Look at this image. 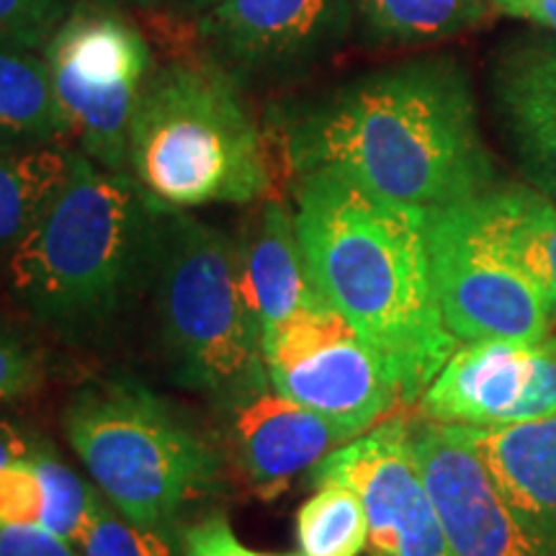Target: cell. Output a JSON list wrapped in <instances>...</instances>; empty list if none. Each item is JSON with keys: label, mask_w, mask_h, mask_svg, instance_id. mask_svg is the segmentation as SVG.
<instances>
[{"label": "cell", "mask_w": 556, "mask_h": 556, "mask_svg": "<svg viewBox=\"0 0 556 556\" xmlns=\"http://www.w3.org/2000/svg\"><path fill=\"white\" fill-rule=\"evenodd\" d=\"M351 21V0H219L199 34L238 80H283L336 52Z\"/></svg>", "instance_id": "11"}, {"label": "cell", "mask_w": 556, "mask_h": 556, "mask_svg": "<svg viewBox=\"0 0 556 556\" xmlns=\"http://www.w3.org/2000/svg\"><path fill=\"white\" fill-rule=\"evenodd\" d=\"M296 546L302 556H361L368 548L364 500L343 482H323L296 510Z\"/></svg>", "instance_id": "22"}, {"label": "cell", "mask_w": 556, "mask_h": 556, "mask_svg": "<svg viewBox=\"0 0 556 556\" xmlns=\"http://www.w3.org/2000/svg\"><path fill=\"white\" fill-rule=\"evenodd\" d=\"M75 9V0H0V47L41 52Z\"/></svg>", "instance_id": "26"}, {"label": "cell", "mask_w": 556, "mask_h": 556, "mask_svg": "<svg viewBox=\"0 0 556 556\" xmlns=\"http://www.w3.org/2000/svg\"><path fill=\"white\" fill-rule=\"evenodd\" d=\"M45 379V345L21 325L0 319V405L39 392Z\"/></svg>", "instance_id": "27"}, {"label": "cell", "mask_w": 556, "mask_h": 556, "mask_svg": "<svg viewBox=\"0 0 556 556\" xmlns=\"http://www.w3.org/2000/svg\"><path fill=\"white\" fill-rule=\"evenodd\" d=\"M270 389L312 413L364 435L394 409L400 389L387 366L358 336L312 356L268 368Z\"/></svg>", "instance_id": "14"}, {"label": "cell", "mask_w": 556, "mask_h": 556, "mask_svg": "<svg viewBox=\"0 0 556 556\" xmlns=\"http://www.w3.org/2000/svg\"><path fill=\"white\" fill-rule=\"evenodd\" d=\"M307 477L315 486L343 482L358 492L368 516V556H454L402 417L336 448Z\"/></svg>", "instance_id": "9"}, {"label": "cell", "mask_w": 556, "mask_h": 556, "mask_svg": "<svg viewBox=\"0 0 556 556\" xmlns=\"http://www.w3.org/2000/svg\"><path fill=\"white\" fill-rule=\"evenodd\" d=\"M148 294L170 379L225 409L270 389L258 319L240 283L238 242L163 206Z\"/></svg>", "instance_id": "5"}, {"label": "cell", "mask_w": 556, "mask_h": 556, "mask_svg": "<svg viewBox=\"0 0 556 556\" xmlns=\"http://www.w3.org/2000/svg\"><path fill=\"white\" fill-rule=\"evenodd\" d=\"M451 208L490 253L544 294L556 315V201L533 186H492Z\"/></svg>", "instance_id": "17"}, {"label": "cell", "mask_w": 556, "mask_h": 556, "mask_svg": "<svg viewBox=\"0 0 556 556\" xmlns=\"http://www.w3.org/2000/svg\"><path fill=\"white\" fill-rule=\"evenodd\" d=\"M552 343H554V351H556V338H552Z\"/></svg>", "instance_id": "34"}, {"label": "cell", "mask_w": 556, "mask_h": 556, "mask_svg": "<svg viewBox=\"0 0 556 556\" xmlns=\"http://www.w3.org/2000/svg\"><path fill=\"white\" fill-rule=\"evenodd\" d=\"M294 217L317 294L387 366L405 405L456 351L438 304L428 208L332 170L294 178Z\"/></svg>", "instance_id": "2"}, {"label": "cell", "mask_w": 556, "mask_h": 556, "mask_svg": "<svg viewBox=\"0 0 556 556\" xmlns=\"http://www.w3.org/2000/svg\"><path fill=\"white\" fill-rule=\"evenodd\" d=\"M180 554L184 556H302V554H268L255 552L235 536L227 513L214 510L197 523L180 531Z\"/></svg>", "instance_id": "29"}, {"label": "cell", "mask_w": 556, "mask_h": 556, "mask_svg": "<svg viewBox=\"0 0 556 556\" xmlns=\"http://www.w3.org/2000/svg\"><path fill=\"white\" fill-rule=\"evenodd\" d=\"M62 142L0 148V258H9L52 204L73 170Z\"/></svg>", "instance_id": "19"}, {"label": "cell", "mask_w": 556, "mask_h": 556, "mask_svg": "<svg viewBox=\"0 0 556 556\" xmlns=\"http://www.w3.org/2000/svg\"><path fill=\"white\" fill-rule=\"evenodd\" d=\"M464 430L507 503L556 544V415Z\"/></svg>", "instance_id": "18"}, {"label": "cell", "mask_w": 556, "mask_h": 556, "mask_svg": "<svg viewBox=\"0 0 556 556\" xmlns=\"http://www.w3.org/2000/svg\"><path fill=\"white\" fill-rule=\"evenodd\" d=\"M62 428L96 490L137 528L178 531L184 507L222 486L214 443L178 407L135 379H103L78 389Z\"/></svg>", "instance_id": "6"}, {"label": "cell", "mask_w": 556, "mask_h": 556, "mask_svg": "<svg viewBox=\"0 0 556 556\" xmlns=\"http://www.w3.org/2000/svg\"><path fill=\"white\" fill-rule=\"evenodd\" d=\"M31 462L39 471L41 486H45L41 528L80 548L90 528V518H93L99 490L93 482H86L80 475H75L47 443H39V448L31 454Z\"/></svg>", "instance_id": "23"}, {"label": "cell", "mask_w": 556, "mask_h": 556, "mask_svg": "<svg viewBox=\"0 0 556 556\" xmlns=\"http://www.w3.org/2000/svg\"><path fill=\"white\" fill-rule=\"evenodd\" d=\"M361 34L374 45H430L471 29L484 0H351Z\"/></svg>", "instance_id": "21"}, {"label": "cell", "mask_w": 556, "mask_h": 556, "mask_svg": "<svg viewBox=\"0 0 556 556\" xmlns=\"http://www.w3.org/2000/svg\"><path fill=\"white\" fill-rule=\"evenodd\" d=\"M160 212L129 170L78 150L65 186L5 258L13 299L70 343L96 340L148 291Z\"/></svg>", "instance_id": "3"}, {"label": "cell", "mask_w": 556, "mask_h": 556, "mask_svg": "<svg viewBox=\"0 0 556 556\" xmlns=\"http://www.w3.org/2000/svg\"><path fill=\"white\" fill-rule=\"evenodd\" d=\"M186 3H189V5H191V9H197V11H201V13H204V11H208V9H212V5H217V3H219V0H186Z\"/></svg>", "instance_id": "33"}, {"label": "cell", "mask_w": 556, "mask_h": 556, "mask_svg": "<svg viewBox=\"0 0 556 556\" xmlns=\"http://www.w3.org/2000/svg\"><path fill=\"white\" fill-rule=\"evenodd\" d=\"M291 176L332 170L420 208L495 186L475 90L454 58H417L345 83L270 122Z\"/></svg>", "instance_id": "1"}, {"label": "cell", "mask_w": 556, "mask_h": 556, "mask_svg": "<svg viewBox=\"0 0 556 556\" xmlns=\"http://www.w3.org/2000/svg\"><path fill=\"white\" fill-rule=\"evenodd\" d=\"M45 486L31 456L0 467V528L41 526Z\"/></svg>", "instance_id": "28"}, {"label": "cell", "mask_w": 556, "mask_h": 556, "mask_svg": "<svg viewBox=\"0 0 556 556\" xmlns=\"http://www.w3.org/2000/svg\"><path fill=\"white\" fill-rule=\"evenodd\" d=\"M428 250L446 328L456 340L544 343L556 315L528 278L490 253L451 206L428 208Z\"/></svg>", "instance_id": "8"}, {"label": "cell", "mask_w": 556, "mask_h": 556, "mask_svg": "<svg viewBox=\"0 0 556 556\" xmlns=\"http://www.w3.org/2000/svg\"><path fill=\"white\" fill-rule=\"evenodd\" d=\"M127 170L168 208L258 204L274 186L270 142L217 60L152 65L129 127Z\"/></svg>", "instance_id": "4"}, {"label": "cell", "mask_w": 556, "mask_h": 556, "mask_svg": "<svg viewBox=\"0 0 556 556\" xmlns=\"http://www.w3.org/2000/svg\"><path fill=\"white\" fill-rule=\"evenodd\" d=\"M229 413V438L235 456L255 495L274 500L289 490L296 477L356 441V430L296 405L274 389L238 402Z\"/></svg>", "instance_id": "12"}, {"label": "cell", "mask_w": 556, "mask_h": 556, "mask_svg": "<svg viewBox=\"0 0 556 556\" xmlns=\"http://www.w3.org/2000/svg\"><path fill=\"white\" fill-rule=\"evenodd\" d=\"M348 338H356L351 323L336 307H330L323 296H317L315 302L304 304L289 319H283L276 332H270L263 340L266 366L294 364V361L307 358L312 353Z\"/></svg>", "instance_id": "24"}, {"label": "cell", "mask_w": 556, "mask_h": 556, "mask_svg": "<svg viewBox=\"0 0 556 556\" xmlns=\"http://www.w3.org/2000/svg\"><path fill=\"white\" fill-rule=\"evenodd\" d=\"M495 5L507 16L533 21L556 31V0H495Z\"/></svg>", "instance_id": "32"}, {"label": "cell", "mask_w": 556, "mask_h": 556, "mask_svg": "<svg viewBox=\"0 0 556 556\" xmlns=\"http://www.w3.org/2000/svg\"><path fill=\"white\" fill-rule=\"evenodd\" d=\"M531 348L513 340H471L456 348L417 400L422 417L467 428L516 422L531 379Z\"/></svg>", "instance_id": "15"}, {"label": "cell", "mask_w": 556, "mask_h": 556, "mask_svg": "<svg viewBox=\"0 0 556 556\" xmlns=\"http://www.w3.org/2000/svg\"><path fill=\"white\" fill-rule=\"evenodd\" d=\"M238 268L263 340L319 296L304 261L294 206L283 199H263L248 219L238 242Z\"/></svg>", "instance_id": "16"}, {"label": "cell", "mask_w": 556, "mask_h": 556, "mask_svg": "<svg viewBox=\"0 0 556 556\" xmlns=\"http://www.w3.org/2000/svg\"><path fill=\"white\" fill-rule=\"evenodd\" d=\"M492 96L528 186L556 201V37L507 47L495 62Z\"/></svg>", "instance_id": "13"}, {"label": "cell", "mask_w": 556, "mask_h": 556, "mask_svg": "<svg viewBox=\"0 0 556 556\" xmlns=\"http://www.w3.org/2000/svg\"><path fill=\"white\" fill-rule=\"evenodd\" d=\"M0 556H80V548L41 526L0 528Z\"/></svg>", "instance_id": "30"}, {"label": "cell", "mask_w": 556, "mask_h": 556, "mask_svg": "<svg viewBox=\"0 0 556 556\" xmlns=\"http://www.w3.org/2000/svg\"><path fill=\"white\" fill-rule=\"evenodd\" d=\"M45 65L78 150L109 170H127L129 127L152 73L148 41L116 13L75 5Z\"/></svg>", "instance_id": "7"}, {"label": "cell", "mask_w": 556, "mask_h": 556, "mask_svg": "<svg viewBox=\"0 0 556 556\" xmlns=\"http://www.w3.org/2000/svg\"><path fill=\"white\" fill-rule=\"evenodd\" d=\"M70 122L37 52L0 47V148L65 142Z\"/></svg>", "instance_id": "20"}, {"label": "cell", "mask_w": 556, "mask_h": 556, "mask_svg": "<svg viewBox=\"0 0 556 556\" xmlns=\"http://www.w3.org/2000/svg\"><path fill=\"white\" fill-rule=\"evenodd\" d=\"M415 462L454 556H556V544L507 503L464 426L409 428Z\"/></svg>", "instance_id": "10"}, {"label": "cell", "mask_w": 556, "mask_h": 556, "mask_svg": "<svg viewBox=\"0 0 556 556\" xmlns=\"http://www.w3.org/2000/svg\"><path fill=\"white\" fill-rule=\"evenodd\" d=\"M37 448L39 441L29 433V430H24L16 426V422L0 417V467L21 462V458H29Z\"/></svg>", "instance_id": "31"}, {"label": "cell", "mask_w": 556, "mask_h": 556, "mask_svg": "<svg viewBox=\"0 0 556 556\" xmlns=\"http://www.w3.org/2000/svg\"><path fill=\"white\" fill-rule=\"evenodd\" d=\"M178 531H148L131 526L99 492L80 556H176Z\"/></svg>", "instance_id": "25"}, {"label": "cell", "mask_w": 556, "mask_h": 556, "mask_svg": "<svg viewBox=\"0 0 556 556\" xmlns=\"http://www.w3.org/2000/svg\"><path fill=\"white\" fill-rule=\"evenodd\" d=\"M492 3H495V0H492Z\"/></svg>", "instance_id": "35"}]
</instances>
